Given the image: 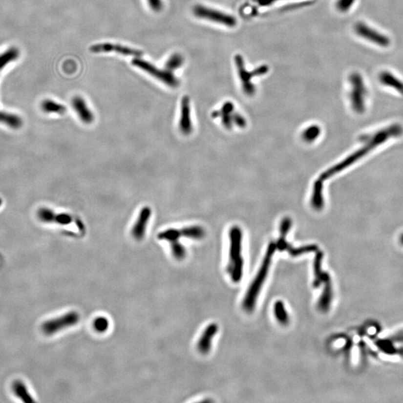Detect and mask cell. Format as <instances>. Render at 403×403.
<instances>
[{"label": "cell", "mask_w": 403, "mask_h": 403, "mask_svg": "<svg viewBox=\"0 0 403 403\" xmlns=\"http://www.w3.org/2000/svg\"><path fill=\"white\" fill-rule=\"evenodd\" d=\"M42 109L46 113H55V114H63L66 112V108L62 104L46 100L42 103Z\"/></svg>", "instance_id": "cell-22"}, {"label": "cell", "mask_w": 403, "mask_h": 403, "mask_svg": "<svg viewBox=\"0 0 403 403\" xmlns=\"http://www.w3.org/2000/svg\"><path fill=\"white\" fill-rule=\"evenodd\" d=\"M254 3L260 7L271 6L278 0H253Z\"/></svg>", "instance_id": "cell-30"}, {"label": "cell", "mask_w": 403, "mask_h": 403, "mask_svg": "<svg viewBox=\"0 0 403 403\" xmlns=\"http://www.w3.org/2000/svg\"><path fill=\"white\" fill-rule=\"evenodd\" d=\"M131 64L133 66L138 67L140 70L150 75L155 79H158L161 83L170 87H177L179 85V81L176 76L172 74V72L166 69H160L150 62H147L141 57H135Z\"/></svg>", "instance_id": "cell-4"}, {"label": "cell", "mask_w": 403, "mask_h": 403, "mask_svg": "<svg viewBox=\"0 0 403 403\" xmlns=\"http://www.w3.org/2000/svg\"><path fill=\"white\" fill-rule=\"evenodd\" d=\"M322 283H324V289L321 294L318 302V307L322 312L329 310L332 299V288L330 276L327 273H323L322 277Z\"/></svg>", "instance_id": "cell-15"}, {"label": "cell", "mask_w": 403, "mask_h": 403, "mask_svg": "<svg viewBox=\"0 0 403 403\" xmlns=\"http://www.w3.org/2000/svg\"><path fill=\"white\" fill-rule=\"evenodd\" d=\"M179 128L184 135H189L193 131V124L191 117L190 99L188 96H184L181 102Z\"/></svg>", "instance_id": "cell-11"}, {"label": "cell", "mask_w": 403, "mask_h": 403, "mask_svg": "<svg viewBox=\"0 0 403 403\" xmlns=\"http://www.w3.org/2000/svg\"><path fill=\"white\" fill-rule=\"evenodd\" d=\"M151 215H152V210L150 208L145 206L141 209L136 222L134 223L132 230H131V234L134 238L136 240H141L144 238L146 231H147L148 222L150 220Z\"/></svg>", "instance_id": "cell-12"}, {"label": "cell", "mask_w": 403, "mask_h": 403, "mask_svg": "<svg viewBox=\"0 0 403 403\" xmlns=\"http://www.w3.org/2000/svg\"><path fill=\"white\" fill-rule=\"evenodd\" d=\"M90 50L93 53L115 52L120 55H124V56H134V58L141 57L143 55V52L138 49L111 43H97V44L93 45L90 46Z\"/></svg>", "instance_id": "cell-10"}, {"label": "cell", "mask_w": 403, "mask_h": 403, "mask_svg": "<svg viewBox=\"0 0 403 403\" xmlns=\"http://www.w3.org/2000/svg\"><path fill=\"white\" fill-rule=\"evenodd\" d=\"M19 50L16 48H11L6 52L0 55V70H2L4 66L13 61L16 60L19 56ZM0 123L6 124L11 128H18L22 126V120L18 116L15 114H8V113L0 111Z\"/></svg>", "instance_id": "cell-8"}, {"label": "cell", "mask_w": 403, "mask_h": 403, "mask_svg": "<svg viewBox=\"0 0 403 403\" xmlns=\"http://www.w3.org/2000/svg\"><path fill=\"white\" fill-rule=\"evenodd\" d=\"M276 249V246L275 244H271L269 245L262 264L258 270V274L252 281L251 285L246 294L243 305H244V309L247 312H252L254 309L258 294L261 291L263 284L268 274L269 269L271 267V261H272L273 255L275 253Z\"/></svg>", "instance_id": "cell-1"}, {"label": "cell", "mask_w": 403, "mask_h": 403, "mask_svg": "<svg viewBox=\"0 0 403 403\" xmlns=\"http://www.w3.org/2000/svg\"><path fill=\"white\" fill-rule=\"evenodd\" d=\"M170 244L171 252L174 258L177 260H182L186 256V249L178 240L170 242Z\"/></svg>", "instance_id": "cell-24"}, {"label": "cell", "mask_w": 403, "mask_h": 403, "mask_svg": "<svg viewBox=\"0 0 403 403\" xmlns=\"http://www.w3.org/2000/svg\"><path fill=\"white\" fill-rule=\"evenodd\" d=\"M12 392L18 399L25 403H32V402L35 401L25 383L22 382L21 380H17L13 382Z\"/></svg>", "instance_id": "cell-16"}, {"label": "cell", "mask_w": 403, "mask_h": 403, "mask_svg": "<svg viewBox=\"0 0 403 403\" xmlns=\"http://www.w3.org/2000/svg\"><path fill=\"white\" fill-rule=\"evenodd\" d=\"M182 237L193 240H201L206 235V232L199 226H190L180 230Z\"/></svg>", "instance_id": "cell-19"}, {"label": "cell", "mask_w": 403, "mask_h": 403, "mask_svg": "<svg viewBox=\"0 0 403 403\" xmlns=\"http://www.w3.org/2000/svg\"><path fill=\"white\" fill-rule=\"evenodd\" d=\"M241 233L237 228H234L230 232V252L229 272L232 280L234 282H239L241 280L244 269V261L241 256Z\"/></svg>", "instance_id": "cell-2"}, {"label": "cell", "mask_w": 403, "mask_h": 403, "mask_svg": "<svg viewBox=\"0 0 403 403\" xmlns=\"http://www.w3.org/2000/svg\"><path fill=\"white\" fill-rule=\"evenodd\" d=\"M79 314L73 311L67 312L62 316L45 321L42 323L41 329L43 335L51 336L59 333L61 331L74 326L79 322Z\"/></svg>", "instance_id": "cell-6"}, {"label": "cell", "mask_w": 403, "mask_h": 403, "mask_svg": "<svg viewBox=\"0 0 403 403\" xmlns=\"http://www.w3.org/2000/svg\"><path fill=\"white\" fill-rule=\"evenodd\" d=\"M234 63L244 93L249 96L253 95L255 91V87L253 83V79L267 74L270 70L269 66L266 64L261 65L257 68L250 71L247 70L244 59L240 54H237L234 56Z\"/></svg>", "instance_id": "cell-3"}, {"label": "cell", "mask_w": 403, "mask_h": 403, "mask_svg": "<svg viewBox=\"0 0 403 403\" xmlns=\"http://www.w3.org/2000/svg\"><path fill=\"white\" fill-rule=\"evenodd\" d=\"M349 83L351 85L350 100L352 106L356 111L360 112L364 110L367 94V89L364 79L360 73L354 72L349 76Z\"/></svg>", "instance_id": "cell-7"}, {"label": "cell", "mask_w": 403, "mask_h": 403, "mask_svg": "<svg viewBox=\"0 0 403 403\" xmlns=\"http://www.w3.org/2000/svg\"><path fill=\"white\" fill-rule=\"evenodd\" d=\"M218 332V326L216 323H211L205 329L197 343V349L202 354H207L212 348V340Z\"/></svg>", "instance_id": "cell-14"}, {"label": "cell", "mask_w": 403, "mask_h": 403, "mask_svg": "<svg viewBox=\"0 0 403 403\" xmlns=\"http://www.w3.org/2000/svg\"><path fill=\"white\" fill-rule=\"evenodd\" d=\"M274 315L278 322L281 324L287 325L289 322V316L285 309V305L281 301H277L274 304Z\"/></svg>", "instance_id": "cell-21"}, {"label": "cell", "mask_w": 403, "mask_h": 403, "mask_svg": "<svg viewBox=\"0 0 403 403\" xmlns=\"http://www.w3.org/2000/svg\"><path fill=\"white\" fill-rule=\"evenodd\" d=\"M193 13L194 16L199 19L206 20L230 28H234L237 25V19L233 15L206 5H195Z\"/></svg>", "instance_id": "cell-5"}, {"label": "cell", "mask_w": 403, "mask_h": 403, "mask_svg": "<svg viewBox=\"0 0 403 403\" xmlns=\"http://www.w3.org/2000/svg\"><path fill=\"white\" fill-rule=\"evenodd\" d=\"M72 106L79 119L85 124H91L94 121V115L89 108L85 100L83 97L76 96L72 100Z\"/></svg>", "instance_id": "cell-13"}, {"label": "cell", "mask_w": 403, "mask_h": 403, "mask_svg": "<svg viewBox=\"0 0 403 403\" xmlns=\"http://www.w3.org/2000/svg\"><path fill=\"white\" fill-rule=\"evenodd\" d=\"M322 258H323V253L321 252H318L317 253L316 256L315 258V262H314V273H315V280H314V287L315 288H319L321 284L322 283V277L323 275V271L321 268V264H322Z\"/></svg>", "instance_id": "cell-20"}, {"label": "cell", "mask_w": 403, "mask_h": 403, "mask_svg": "<svg viewBox=\"0 0 403 403\" xmlns=\"http://www.w3.org/2000/svg\"><path fill=\"white\" fill-rule=\"evenodd\" d=\"M184 62L185 60L181 54H172L165 64V69L170 72L178 70L184 64Z\"/></svg>", "instance_id": "cell-23"}, {"label": "cell", "mask_w": 403, "mask_h": 403, "mask_svg": "<svg viewBox=\"0 0 403 403\" xmlns=\"http://www.w3.org/2000/svg\"><path fill=\"white\" fill-rule=\"evenodd\" d=\"M38 215L40 220L44 223H56L58 214L50 209H41L38 211Z\"/></svg>", "instance_id": "cell-26"}, {"label": "cell", "mask_w": 403, "mask_h": 403, "mask_svg": "<svg viewBox=\"0 0 403 403\" xmlns=\"http://www.w3.org/2000/svg\"><path fill=\"white\" fill-rule=\"evenodd\" d=\"M356 0H338L336 2V8L340 12H347L353 6Z\"/></svg>", "instance_id": "cell-28"}, {"label": "cell", "mask_w": 403, "mask_h": 403, "mask_svg": "<svg viewBox=\"0 0 403 403\" xmlns=\"http://www.w3.org/2000/svg\"><path fill=\"white\" fill-rule=\"evenodd\" d=\"M180 237H182L180 230L177 229H168L158 234V238L159 240H167L169 243L174 240H178Z\"/></svg>", "instance_id": "cell-25"}, {"label": "cell", "mask_w": 403, "mask_h": 403, "mask_svg": "<svg viewBox=\"0 0 403 403\" xmlns=\"http://www.w3.org/2000/svg\"><path fill=\"white\" fill-rule=\"evenodd\" d=\"M380 80L384 85L389 86L398 90L403 94V83L390 72L384 71L380 73Z\"/></svg>", "instance_id": "cell-18"}, {"label": "cell", "mask_w": 403, "mask_h": 403, "mask_svg": "<svg viewBox=\"0 0 403 403\" xmlns=\"http://www.w3.org/2000/svg\"><path fill=\"white\" fill-rule=\"evenodd\" d=\"M149 8L154 12H160L164 8L163 0H147Z\"/></svg>", "instance_id": "cell-29"}, {"label": "cell", "mask_w": 403, "mask_h": 403, "mask_svg": "<svg viewBox=\"0 0 403 403\" xmlns=\"http://www.w3.org/2000/svg\"><path fill=\"white\" fill-rule=\"evenodd\" d=\"M1 203H2V201H1V199H0V204H1Z\"/></svg>", "instance_id": "cell-31"}, {"label": "cell", "mask_w": 403, "mask_h": 403, "mask_svg": "<svg viewBox=\"0 0 403 403\" xmlns=\"http://www.w3.org/2000/svg\"><path fill=\"white\" fill-rule=\"evenodd\" d=\"M277 248L279 250H281V251L288 250V253L292 256H298V255H300L304 254V253H311V252H315L318 250V247L314 245L306 246V247H302L298 249L294 248V247H291L289 244H287L283 238L280 239L278 240Z\"/></svg>", "instance_id": "cell-17"}, {"label": "cell", "mask_w": 403, "mask_h": 403, "mask_svg": "<svg viewBox=\"0 0 403 403\" xmlns=\"http://www.w3.org/2000/svg\"><path fill=\"white\" fill-rule=\"evenodd\" d=\"M93 328L97 332H105L109 327L108 319L104 317H99L93 321Z\"/></svg>", "instance_id": "cell-27"}, {"label": "cell", "mask_w": 403, "mask_h": 403, "mask_svg": "<svg viewBox=\"0 0 403 403\" xmlns=\"http://www.w3.org/2000/svg\"><path fill=\"white\" fill-rule=\"evenodd\" d=\"M355 32L359 36L382 47H387L391 44V40L388 37L375 30L364 22H357L355 25Z\"/></svg>", "instance_id": "cell-9"}, {"label": "cell", "mask_w": 403, "mask_h": 403, "mask_svg": "<svg viewBox=\"0 0 403 403\" xmlns=\"http://www.w3.org/2000/svg\"></svg>", "instance_id": "cell-32"}]
</instances>
